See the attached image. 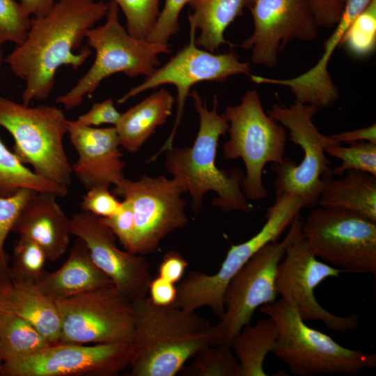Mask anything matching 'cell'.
Instances as JSON below:
<instances>
[{"instance_id": "cell-4", "label": "cell", "mask_w": 376, "mask_h": 376, "mask_svg": "<svg viewBox=\"0 0 376 376\" xmlns=\"http://www.w3.org/2000/svg\"><path fill=\"white\" fill-rule=\"evenodd\" d=\"M260 311L277 327L278 337L272 353L294 375H356L376 367L375 354L345 347L326 334L308 327L296 308L281 298L263 305Z\"/></svg>"}, {"instance_id": "cell-5", "label": "cell", "mask_w": 376, "mask_h": 376, "mask_svg": "<svg viewBox=\"0 0 376 376\" xmlns=\"http://www.w3.org/2000/svg\"><path fill=\"white\" fill-rule=\"evenodd\" d=\"M107 6L105 23L86 34L88 46L95 51L93 64L70 91L56 100L65 109L80 105L85 96H91L104 79L116 73L131 78L150 76L159 65L158 56L171 52L169 44L131 36L119 22L116 3L110 0Z\"/></svg>"}, {"instance_id": "cell-13", "label": "cell", "mask_w": 376, "mask_h": 376, "mask_svg": "<svg viewBox=\"0 0 376 376\" xmlns=\"http://www.w3.org/2000/svg\"><path fill=\"white\" fill-rule=\"evenodd\" d=\"M54 301L61 320L60 343L133 342L132 302L113 284Z\"/></svg>"}, {"instance_id": "cell-14", "label": "cell", "mask_w": 376, "mask_h": 376, "mask_svg": "<svg viewBox=\"0 0 376 376\" xmlns=\"http://www.w3.org/2000/svg\"><path fill=\"white\" fill-rule=\"evenodd\" d=\"M113 193L131 202L134 219L132 253L145 256L157 251L160 242L188 223L185 191L175 179L146 174L138 180L125 178Z\"/></svg>"}, {"instance_id": "cell-1", "label": "cell", "mask_w": 376, "mask_h": 376, "mask_svg": "<svg viewBox=\"0 0 376 376\" xmlns=\"http://www.w3.org/2000/svg\"><path fill=\"white\" fill-rule=\"evenodd\" d=\"M107 3L95 0H58L44 15L32 17L22 43L4 59L11 72L25 81L22 103L48 99L57 70H77L91 54L81 45L87 31L107 13Z\"/></svg>"}, {"instance_id": "cell-7", "label": "cell", "mask_w": 376, "mask_h": 376, "mask_svg": "<svg viewBox=\"0 0 376 376\" xmlns=\"http://www.w3.org/2000/svg\"><path fill=\"white\" fill-rule=\"evenodd\" d=\"M223 114L229 134L223 146L224 157L244 162L246 175L241 188L247 199H263L267 196L263 180L265 166L270 162L281 164L285 157L284 127L265 111L256 90L247 91L238 104L227 106Z\"/></svg>"}, {"instance_id": "cell-20", "label": "cell", "mask_w": 376, "mask_h": 376, "mask_svg": "<svg viewBox=\"0 0 376 376\" xmlns=\"http://www.w3.org/2000/svg\"><path fill=\"white\" fill-rule=\"evenodd\" d=\"M372 0H345L340 20L334 31L324 44V51L318 63L304 73L290 79H272L250 75L251 81L288 87L295 95V101L316 108H327L340 97L338 88L334 84L328 70V64L336 48L353 20L368 6Z\"/></svg>"}, {"instance_id": "cell-3", "label": "cell", "mask_w": 376, "mask_h": 376, "mask_svg": "<svg viewBox=\"0 0 376 376\" xmlns=\"http://www.w3.org/2000/svg\"><path fill=\"white\" fill-rule=\"evenodd\" d=\"M189 96L199 116L196 139L191 147H173L164 152L165 169L189 194L194 212L201 211L204 195L212 191L217 194L212 205L223 212L250 213L253 206L241 188L242 171L235 169L228 173L216 165L219 139L228 127L224 115L218 113L217 95L212 110L196 91L190 92Z\"/></svg>"}, {"instance_id": "cell-2", "label": "cell", "mask_w": 376, "mask_h": 376, "mask_svg": "<svg viewBox=\"0 0 376 376\" xmlns=\"http://www.w3.org/2000/svg\"><path fill=\"white\" fill-rule=\"evenodd\" d=\"M134 352L132 376H174L212 345L213 325L195 311L159 306L146 297L132 302Z\"/></svg>"}, {"instance_id": "cell-34", "label": "cell", "mask_w": 376, "mask_h": 376, "mask_svg": "<svg viewBox=\"0 0 376 376\" xmlns=\"http://www.w3.org/2000/svg\"><path fill=\"white\" fill-rule=\"evenodd\" d=\"M123 11L127 32L146 39L159 15L160 0H112Z\"/></svg>"}, {"instance_id": "cell-46", "label": "cell", "mask_w": 376, "mask_h": 376, "mask_svg": "<svg viewBox=\"0 0 376 376\" xmlns=\"http://www.w3.org/2000/svg\"><path fill=\"white\" fill-rule=\"evenodd\" d=\"M12 291L13 281L9 276L8 271L0 269V314L8 310Z\"/></svg>"}, {"instance_id": "cell-9", "label": "cell", "mask_w": 376, "mask_h": 376, "mask_svg": "<svg viewBox=\"0 0 376 376\" xmlns=\"http://www.w3.org/2000/svg\"><path fill=\"white\" fill-rule=\"evenodd\" d=\"M303 207L301 200L295 195L276 196L274 204L267 209L266 221L260 230L246 241L231 245L216 273L189 272L176 287L173 304L191 311L208 307L220 319L229 282L256 253L281 237Z\"/></svg>"}, {"instance_id": "cell-15", "label": "cell", "mask_w": 376, "mask_h": 376, "mask_svg": "<svg viewBox=\"0 0 376 376\" xmlns=\"http://www.w3.org/2000/svg\"><path fill=\"white\" fill-rule=\"evenodd\" d=\"M343 270L321 262L311 252L299 233L285 249L279 264L276 289L281 298L291 304L304 321L320 320L331 330L345 333L358 328L359 316L335 315L322 306L314 290L330 277H339Z\"/></svg>"}, {"instance_id": "cell-33", "label": "cell", "mask_w": 376, "mask_h": 376, "mask_svg": "<svg viewBox=\"0 0 376 376\" xmlns=\"http://www.w3.org/2000/svg\"><path fill=\"white\" fill-rule=\"evenodd\" d=\"M325 152L341 160L338 166L332 169L334 176H340L348 170H357L376 176V143L358 141L342 146L337 143L327 146Z\"/></svg>"}, {"instance_id": "cell-22", "label": "cell", "mask_w": 376, "mask_h": 376, "mask_svg": "<svg viewBox=\"0 0 376 376\" xmlns=\"http://www.w3.org/2000/svg\"><path fill=\"white\" fill-rule=\"evenodd\" d=\"M113 284L95 265L85 242L77 237L65 263L47 272L37 286L54 301Z\"/></svg>"}, {"instance_id": "cell-31", "label": "cell", "mask_w": 376, "mask_h": 376, "mask_svg": "<svg viewBox=\"0 0 376 376\" xmlns=\"http://www.w3.org/2000/svg\"><path fill=\"white\" fill-rule=\"evenodd\" d=\"M184 372L191 376H242L239 361L230 345H210L196 354Z\"/></svg>"}, {"instance_id": "cell-36", "label": "cell", "mask_w": 376, "mask_h": 376, "mask_svg": "<svg viewBox=\"0 0 376 376\" xmlns=\"http://www.w3.org/2000/svg\"><path fill=\"white\" fill-rule=\"evenodd\" d=\"M37 191L22 189L9 197L0 196V269L8 270L9 258L5 251V241L24 204Z\"/></svg>"}, {"instance_id": "cell-21", "label": "cell", "mask_w": 376, "mask_h": 376, "mask_svg": "<svg viewBox=\"0 0 376 376\" xmlns=\"http://www.w3.org/2000/svg\"><path fill=\"white\" fill-rule=\"evenodd\" d=\"M56 197L52 192H36L23 206L11 230L36 242L50 262L65 253L71 235L70 218Z\"/></svg>"}, {"instance_id": "cell-37", "label": "cell", "mask_w": 376, "mask_h": 376, "mask_svg": "<svg viewBox=\"0 0 376 376\" xmlns=\"http://www.w3.org/2000/svg\"><path fill=\"white\" fill-rule=\"evenodd\" d=\"M189 1L164 0V7L159 13L146 40L155 43L168 44L171 36L179 31L180 13Z\"/></svg>"}, {"instance_id": "cell-30", "label": "cell", "mask_w": 376, "mask_h": 376, "mask_svg": "<svg viewBox=\"0 0 376 376\" xmlns=\"http://www.w3.org/2000/svg\"><path fill=\"white\" fill-rule=\"evenodd\" d=\"M46 254L33 240L19 236L15 242L8 274L15 282L38 285L47 272L45 269Z\"/></svg>"}, {"instance_id": "cell-23", "label": "cell", "mask_w": 376, "mask_h": 376, "mask_svg": "<svg viewBox=\"0 0 376 376\" xmlns=\"http://www.w3.org/2000/svg\"><path fill=\"white\" fill-rule=\"evenodd\" d=\"M318 205L353 213L376 222V176L348 170L340 178H324Z\"/></svg>"}, {"instance_id": "cell-17", "label": "cell", "mask_w": 376, "mask_h": 376, "mask_svg": "<svg viewBox=\"0 0 376 376\" xmlns=\"http://www.w3.org/2000/svg\"><path fill=\"white\" fill-rule=\"evenodd\" d=\"M249 10L253 31L241 47L251 52L256 65L273 68L291 41L308 42L318 37L319 27L308 0H254Z\"/></svg>"}, {"instance_id": "cell-10", "label": "cell", "mask_w": 376, "mask_h": 376, "mask_svg": "<svg viewBox=\"0 0 376 376\" xmlns=\"http://www.w3.org/2000/svg\"><path fill=\"white\" fill-rule=\"evenodd\" d=\"M300 213L284 238L272 242L256 253L229 282L224 295L225 311L213 325L212 345H230L234 336L250 321L256 310L276 300V277L288 246L301 233Z\"/></svg>"}, {"instance_id": "cell-26", "label": "cell", "mask_w": 376, "mask_h": 376, "mask_svg": "<svg viewBox=\"0 0 376 376\" xmlns=\"http://www.w3.org/2000/svg\"><path fill=\"white\" fill-rule=\"evenodd\" d=\"M8 310L27 321L52 345L60 343L61 320L57 306L36 285L13 281Z\"/></svg>"}, {"instance_id": "cell-43", "label": "cell", "mask_w": 376, "mask_h": 376, "mask_svg": "<svg viewBox=\"0 0 376 376\" xmlns=\"http://www.w3.org/2000/svg\"><path fill=\"white\" fill-rule=\"evenodd\" d=\"M148 294L149 298L155 304L167 306L173 304L177 296V288L172 283L159 276L151 280Z\"/></svg>"}, {"instance_id": "cell-44", "label": "cell", "mask_w": 376, "mask_h": 376, "mask_svg": "<svg viewBox=\"0 0 376 376\" xmlns=\"http://www.w3.org/2000/svg\"><path fill=\"white\" fill-rule=\"evenodd\" d=\"M330 136L340 144L342 143L350 144L363 141L376 143V125L373 123L366 127L340 132Z\"/></svg>"}, {"instance_id": "cell-19", "label": "cell", "mask_w": 376, "mask_h": 376, "mask_svg": "<svg viewBox=\"0 0 376 376\" xmlns=\"http://www.w3.org/2000/svg\"><path fill=\"white\" fill-rule=\"evenodd\" d=\"M67 133L78 154L72 172L86 190L97 186L116 187L125 179V163L115 126L88 127L68 120Z\"/></svg>"}, {"instance_id": "cell-24", "label": "cell", "mask_w": 376, "mask_h": 376, "mask_svg": "<svg viewBox=\"0 0 376 376\" xmlns=\"http://www.w3.org/2000/svg\"><path fill=\"white\" fill-rule=\"evenodd\" d=\"M175 99L166 88L152 93L121 113L115 125L120 146L130 153L137 152L172 114Z\"/></svg>"}, {"instance_id": "cell-29", "label": "cell", "mask_w": 376, "mask_h": 376, "mask_svg": "<svg viewBox=\"0 0 376 376\" xmlns=\"http://www.w3.org/2000/svg\"><path fill=\"white\" fill-rule=\"evenodd\" d=\"M22 189L52 192L58 197L68 193V189L41 178L25 166L0 139V196H11Z\"/></svg>"}, {"instance_id": "cell-28", "label": "cell", "mask_w": 376, "mask_h": 376, "mask_svg": "<svg viewBox=\"0 0 376 376\" xmlns=\"http://www.w3.org/2000/svg\"><path fill=\"white\" fill-rule=\"evenodd\" d=\"M52 345L31 324L6 310L0 314V360L10 363Z\"/></svg>"}, {"instance_id": "cell-45", "label": "cell", "mask_w": 376, "mask_h": 376, "mask_svg": "<svg viewBox=\"0 0 376 376\" xmlns=\"http://www.w3.org/2000/svg\"><path fill=\"white\" fill-rule=\"evenodd\" d=\"M55 0H20L23 10L30 17L45 15L55 3Z\"/></svg>"}, {"instance_id": "cell-27", "label": "cell", "mask_w": 376, "mask_h": 376, "mask_svg": "<svg viewBox=\"0 0 376 376\" xmlns=\"http://www.w3.org/2000/svg\"><path fill=\"white\" fill-rule=\"evenodd\" d=\"M278 337L275 322L269 317L245 325L233 338L230 347L241 368L242 376H266L264 361L272 353Z\"/></svg>"}, {"instance_id": "cell-35", "label": "cell", "mask_w": 376, "mask_h": 376, "mask_svg": "<svg viewBox=\"0 0 376 376\" xmlns=\"http://www.w3.org/2000/svg\"><path fill=\"white\" fill-rule=\"evenodd\" d=\"M31 17L15 0H0V52L7 42L19 45L30 27Z\"/></svg>"}, {"instance_id": "cell-40", "label": "cell", "mask_w": 376, "mask_h": 376, "mask_svg": "<svg viewBox=\"0 0 376 376\" xmlns=\"http://www.w3.org/2000/svg\"><path fill=\"white\" fill-rule=\"evenodd\" d=\"M120 115L121 113L115 107L113 99L108 98L93 104L86 113L79 116L75 120L81 125L88 127H97L104 124L115 126Z\"/></svg>"}, {"instance_id": "cell-12", "label": "cell", "mask_w": 376, "mask_h": 376, "mask_svg": "<svg viewBox=\"0 0 376 376\" xmlns=\"http://www.w3.org/2000/svg\"><path fill=\"white\" fill-rule=\"evenodd\" d=\"M195 27L189 24V43L167 63L155 70L141 84L132 88L117 103L123 104L130 98L149 89L164 84L173 85L177 91V111L171 133L160 149L147 162H155L162 153L173 148L178 126L184 114L185 104L191 88L202 81H225L240 74L250 75L249 62H242L234 52L214 54L198 48L196 44Z\"/></svg>"}, {"instance_id": "cell-32", "label": "cell", "mask_w": 376, "mask_h": 376, "mask_svg": "<svg viewBox=\"0 0 376 376\" xmlns=\"http://www.w3.org/2000/svg\"><path fill=\"white\" fill-rule=\"evenodd\" d=\"M340 46L353 56L364 58L372 54L376 47V0L353 20L345 32Z\"/></svg>"}, {"instance_id": "cell-41", "label": "cell", "mask_w": 376, "mask_h": 376, "mask_svg": "<svg viewBox=\"0 0 376 376\" xmlns=\"http://www.w3.org/2000/svg\"><path fill=\"white\" fill-rule=\"evenodd\" d=\"M318 27L331 28L340 20L345 0H308Z\"/></svg>"}, {"instance_id": "cell-42", "label": "cell", "mask_w": 376, "mask_h": 376, "mask_svg": "<svg viewBox=\"0 0 376 376\" xmlns=\"http://www.w3.org/2000/svg\"><path fill=\"white\" fill-rule=\"evenodd\" d=\"M188 265L178 252L169 251L162 258L158 268V276L175 284L182 279Z\"/></svg>"}, {"instance_id": "cell-18", "label": "cell", "mask_w": 376, "mask_h": 376, "mask_svg": "<svg viewBox=\"0 0 376 376\" xmlns=\"http://www.w3.org/2000/svg\"><path fill=\"white\" fill-rule=\"evenodd\" d=\"M70 228L71 235L85 242L95 265L120 295L131 302L147 297L152 276L150 265L143 256L120 249L110 229L91 213L73 214Z\"/></svg>"}, {"instance_id": "cell-8", "label": "cell", "mask_w": 376, "mask_h": 376, "mask_svg": "<svg viewBox=\"0 0 376 376\" xmlns=\"http://www.w3.org/2000/svg\"><path fill=\"white\" fill-rule=\"evenodd\" d=\"M318 111L315 107L297 101L290 107L274 104L267 111L289 131L290 141L303 151L299 164L288 157L281 164H273L272 170L276 175L274 182L276 196L295 195L301 200L304 207L318 205L324 178L332 173L325 148L339 143L319 131L313 122Z\"/></svg>"}, {"instance_id": "cell-39", "label": "cell", "mask_w": 376, "mask_h": 376, "mask_svg": "<svg viewBox=\"0 0 376 376\" xmlns=\"http://www.w3.org/2000/svg\"><path fill=\"white\" fill-rule=\"evenodd\" d=\"M121 206L122 201H119L107 186H97L88 189L80 204L82 211L102 218L113 215Z\"/></svg>"}, {"instance_id": "cell-25", "label": "cell", "mask_w": 376, "mask_h": 376, "mask_svg": "<svg viewBox=\"0 0 376 376\" xmlns=\"http://www.w3.org/2000/svg\"><path fill=\"white\" fill-rule=\"evenodd\" d=\"M254 0H190L193 12L189 15V23L201 31L195 39L198 47L214 52L222 45L233 46L225 39L224 32L244 9L250 8Z\"/></svg>"}, {"instance_id": "cell-11", "label": "cell", "mask_w": 376, "mask_h": 376, "mask_svg": "<svg viewBox=\"0 0 376 376\" xmlns=\"http://www.w3.org/2000/svg\"><path fill=\"white\" fill-rule=\"evenodd\" d=\"M311 252L344 272L376 275V222L351 212L316 207L303 219Z\"/></svg>"}, {"instance_id": "cell-6", "label": "cell", "mask_w": 376, "mask_h": 376, "mask_svg": "<svg viewBox=\"0 0 376 376\" xmlns=\"http://www.w3.org/2000/svg\"><path fill=\"white\" fill-rule=\"evenodd\" d=\"M68 121L55 106L31 107L0 97V126L13 137L14 154L38 175L67 189L73 173L63 146Z\"/></svg>"}, {"instance_id": "cell-38", "label": "cell", "mask_w": 376, "mask_h": 376, "mask_svg": "<svg viewBox=\"0 0 376 376\" xmlns=\"http://www.w3.org/2000/svg\"><path fill=\"white\" fill-rule=\"evenodd\" d=\"M100 221L115 235L124 249L132 253L134 237V219L132 203L123 199L120 209L113 215Z\"/></svg>"}, {"instance_id": "cell-16", "label": "cell", "mask_w": 376, "mask_h": 376, "mask_svg": "<svg viewBox=\"0 0 376 376\" xmlns=\"http://www.w3.org/2000/svg\"><path fill=\"white\" fill-rule=\"evenodd\" d=\"M133 342L53 344L10 363L0 364L3 376L116 375L129 367Z\"/></svg>"}]
</instances>
